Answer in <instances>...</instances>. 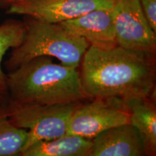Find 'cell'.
Here are the masks:
<instances>
[{"instance_id": "6da1fadb", "label": "cell", "mask_w": 156, "mask_h": 156, "mask_svg": "<svg viewBox=\"0 0 156 156\" xmlns=\"http://www.w3.org/2000/svg\"><path fill=\"white\" fill-rule=\"evenodd\" d=\"M82 85L90 99L115 98L125 101L153 97L155 55L117 46L110 49L89 46L80 64Z\"/></svg>"}, {"instance_id": "7a4b0ae2", "label": "cell", "mask_w": 156, "mask_h": 156, "mask_svg": "<svg viewBox=\"0 0 156 156\" xmlns=\"http://www.w3.org/2000/svg\"><path fill=\"white\" fill-rule=\"evenodd\" d=\"M9 103L53 105L90 99L84 92L80 73L52 62L51 56H37L9 72Z\"/></svg>"}, {"instance_id": "3957f363", "label": "cell", "mask_w": 156, "mask_h": 156, "mask_svg": "<svg viewBox=\"0 0 156 156\" xmlns=\"http://www.w3.org/2000/svg\"><path fill=\"white\" fill-rule=\"evenodd\" d=\"M23 41L12 48L5 67L11 72L37 56H53L63 65L80 67L89 43L58 23H50L25 16Z\"/></svg>"}, {"instance_id": "277c9868", "label": "cell", "mask_w": 156, "mask_h": 156, "mask_svg": "<svg viewBox=\"0 0 156 156\" xmlns=\"http://www.w3.org/2000/svg\"><path fill=\"white\" fill-rule=\"evenodd\" d=\"M83 102L53 105H17L7 102L6 108L9 119L17 127L28 132L22 152L36 142L67 134L70 118Z\"/></svg>"}, {"instance_id": "5b68a950", "label": "cell", "mask_w": 156, "mask_h": 156, "mask_svg": "<svg viewBox=\"0 0 156 156\" xmlns=\"http://www.w3.org/2000/svg\"><path fill=\"white\" fill-rule=\"evenodd\" d=\"M91 100L83 102L75 111L67 134L92 140L109 128L129 123V113L122 99L94 98Z\"/></svg>"}, {"instance_id": "8992f818", "label": "cell", "mask_w": 156, "mask_h": 156, "mask_svg": "<svg viewBox=\"0 0 156 156\" xmlns=\"http://www.w3.org/2000/svg\"><path fill=\"white\" fill-rule=\"evenodd\" d=\"M113 10L118 46L155 55L156 33L150 26L139 0H114Z\"/></svg>"}, {"instance_id": "52a82bcc", "label": "cell", "mask_w": 156, "mask_h": 156, "mask_svg": "<svg viewBox=\"0 0 156 156\" xmlns=\"http://www.w3.org/2000/svg\"><path fill=\"white\" fill-rule=\"evenodd\" d=\"M114 0H11L2 3L7 13L50 23H60L98 8L112 7Z\"/></svg>"}, {"instance_id": "ba28073f", "label": "cell", "mask_w": 156, "mask_h": 156, "mask_svg": "<svg viewBox=\"0 0 156 156\" xmlns=\"http://www.w3.org/2000/svg\"><path fill=\"white\" fill-rule=\"evenodd\" d=\"M58 24L70 32L83 37L93 47L110 49L118 46L113 7L93 9Z\"/></svg>"}, {"instance_id": "9c48e42d", "label": "cell", "mask_w": 156, "mask_h": 156, "mask_svg": "<svg viewBox=\"0 0 156 156\" xmlns=\"http://www.w3.org/2000/svg\"><path fill=\"white\" fill-rule=\"evenodd\" d=\"M90 156H143L141 138L129 123L109 128L92 140Z\"/></svg>"}, {"instance_id": "30bf717a", "label": "cell", "mask_w": 156, "mask_h": 156, "mask_svg": "<svg viewBox=\"0 0 156 156\" xmlns=\"http://www.w3.org/2000/svg\"><path fill=\"white\" fill-rule=\"evenodd\" d=\"M129 113V124L141 138L145 155L156 153V107L153 97H135L124 101Z\"/></svg>"}, {"instance_id": "8fae6325", "label": "cell", "mask_w": 156, "mask_h": 156, "mask_svg": "<svg viewBox=\"0 0 156 156\" xmlns=\"http://www.w3.org/2000/svg\"><path fill=\"white\" fill-rule=\"evenodd\" d=\"M91 140L65 134L54 139L40 141L24 150L22 156H90Z\"/></svg>"}, {"instance_id": "7c38bea8", "label": "cell", "mask_w": 156, "mask_h": 156, "mask_svg": "<svg viewBox=\"0 0 156 156\" xmlns=\"http://www.w3.org/2000/svg\"><path fill=\"white\" fill-rule=\"evenodd\" d=\"M25 32L23 21L7 20L0 25V106L6 105L9 101L7 76L2 68V62L9 48H16L21 44Z\"/></svg>"}, {"instance_id": "4fadbf2b", "label": "cell", "mask_w": 156, "mask_h": 156, "mask_svg": "<svg viewBox=\"0 0 156 156\" xmlns=\"http://www.w3.org/2000/svg\"><path fill=\"white\" fill-rule=\"evenodd\" d=\"M28 132L15 126L9 119L6 105L0 106V156L20 155Z\"/></svg>"}, {"instance_id": "5bb4252c", "label": "cell", "mask_w": 156, "mask_h": 156, "mask_svg": "<svg viewBox=\"0 0 156 156\" xmlns=\"http://www.w3.org/2000/svg\"><path fill=\"white\" fill-rule=\"evenodd\" d=\"M150 26L156 33V0H139Z\"/></svg>"}, {"instance_id": "9a60e30c", "label": "cell", "mask_w": 156, "mask_h": 156, "mask_svg": "<svg viewBox=\"0 0 156 156\" xmlns=\"http://www.w3.org/2000/svg\"><path fill=\"white\" fill-rule=\"evenodd\" d=\"M9 1H11V0H2V2H0V3H5V2H9Z\"/></svg>"}, {"instance_id": "2e32d148", "label": "cell", "mask_w": 156, "mask_h": 156, "mask_svg": "<svg viewBox=\"0 0 156 156\" xmlns=\"http://www.w3.org/2000/svg\"><path fill=\"white\" fill-rule=\"evenodd\" d=\"M2 0H0V2H2Z\"/></svg>"}]
</instances>
